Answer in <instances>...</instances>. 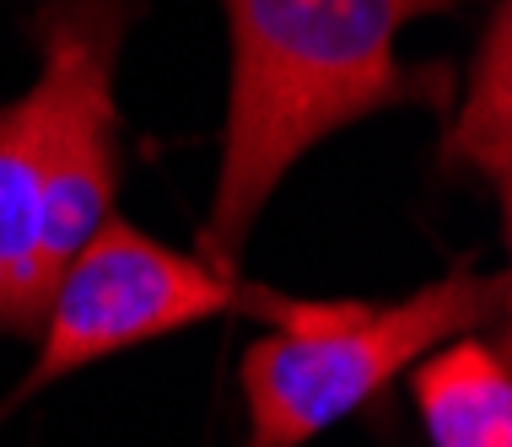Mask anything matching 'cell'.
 <instances>
[{
    "mask_svg": "<svg viewBox=\"0 0 512 447\" xmlns=\"http://www.w3.org/2000/svg\"><path fill=\"white\" fill-rule=\"evenodd\" d=\"M248 297L254 291H243L205 259L173 254L141 227L108 216L65 259L60 281L49 291L44 324H38L44 345H38V367L27 372L22 394L60 383V377L130 351V345L195 329L227 307H248Z\"/></svg>",
    "mask_w": 512,
    "mask_h": 447,
    "instance_id": "cell-4",
    "label": "cell"
},
{
    "mask_svg": "<svg viewBox=\"0 0 512 447\" xmlns=\"http://www.w3.org/2000/svg\"><path fill=\"white\" fill-rule=\"evenodd\" d=\"M459 0H221L227 124L205 221V264L238 281L259 211L318 141L378 108L437 103L448 81L399 60V33Z\"/></svg>",
    "mask_w": 512,
    "mask_h": 447,
    "instance_id": "cell-1",
    "label": "cell"
},
{
    "mask_svg": "<svg viewBox=\"0 0 512 447\" xmlns=\"http://www.w3.org/2000/svg\"><path fill=\"white\" fill-rule=\"evenodd\" d=\"M135 0H44V71L0 108V334H38L65 259L114 216V71Z\"/></svg>",
    "mask_w": 512,
    "mask_h": 447,
    "instance_id": "cell-2",
    "label": "cell"
},
{
    "mask_svg": "<svg viewBox=\"0 0 512 447\" xmlns=\"http://www.w3.org/2000/svg\"><path fill=\"white\" fill-rule=\"evenodd\" d=\"M410 394L432 447H512V356L507 334L437 345L410 367Z\"/></svg>",
    "mask_w": 512,
    "mask_h": 447,
    "instance_id": "cell-5",
    "label": "cell"
},
{
    "mask_svg": "<svg viewBox=\"0 0 512 447\" xmlns=\"http://www.w3.org/2000/svg\"><path fill=\"white\" fill-rule=\"evenodd\" d=\"M507 6L496 11L486 49H475V81L453 119L448 135V167H475L491 178V189L507 200V146H512V119H507Z\"/></svg>",
    "mask_w": 512,
    "mask_h": 447,
    "instance_id": "cell-6",
    "label": "cell"
},
{
    "mask_svg": "<svg viewBox=\"0 0 512 447\" xmlns=\"http://www.w3.org/2000/svg\"><path fill=\"white\" fill-rule=\"evenodd\" d=\"M275 334L243 351L248 447H302L367 410L437 345L507 313L502 275H442L399 302H297L254 291Z\"/></svg>",
    "mask_w": 512,
    "mask_h": 447,
    "instance_id": "cell-3",
    "label": "cell"
}]
</instances>
